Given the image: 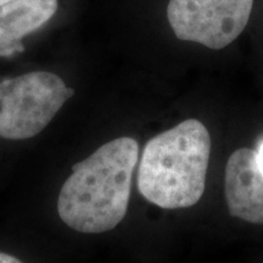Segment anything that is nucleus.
Masks as SVG:
<instances>
[{
  "mask_svg": "<svg viewBox=\"0 0 263 263\" xmlns=\"http://www.w3.org/2000/svg\"><path fill=\"white\" fill-rule=\"evenodd\" d=\"M138 159L137 140L121 137L76 163L59 194L62 222L87 234L116 228L126 217Z\"/></svg>",
  "mask_w": 263,
  "mask_h": 263,
  "instance_id": "obj_1",
  "label": "nucleus"
},
{
  "mask_svg": "<svg viewBox=\"0 0 263 263\" xmlns=\"http://www.w3.org/2000/svg\"><path fill=\"white\" fill-rule=\"evenodd\" d=\"M211 136L195 118L157 134L146 143L138 170V189L161 209H186L206 186Z\"/></svg>",
  "mask_w": 263,
  "mask_h": 263,
  "instance_id": "obj_2",
  "label": "nucleus"
},
{
  "mask_svg": "<svg viewBox=\"0 0 263 263\" xmlns=\"http://www.w3.org/2000/svg\"><path fill=\"white\" fill-rule=\"evenodd\" d=\"M73 94L61 77L48 71L0 81V137L11 140L35 137Z\"/></svg>",
  "mask_w": 263,
  "mask_h": 263,
  "instance_id": "obj_3",
  "label": "nucleus"
},
{
  "mask_svg": "<svg viewBox=\"0 0 263 263\" xmlns=\"http://www.w3.org/2000/svg\"><path fill=\"white\" fill-rule=\"evenodd\" d=\"M254 0H170L167 18L180 41L219 50L241 34Z\"/></svg>",
  "mask_w": 263,
  "mask_h": 263,
  "instance_id": "obj_4",
  "label": "nucleus"
},
{
  "mask_svg": "<svg viewBox=\"0 0 263 263\" xmlns=\"http://www.w3.org/2000/svg\"><path fill=\"white\" fill-rule=\"evenodd\" d=\"M229 213L241 221L263 224V173L256 151L240 147L229 156L224 172Z\"/></svg>",
  "mask_w": 263,
  "mask_h": 263,
  "instance_id": "obj_5",
  "label": "nucleus"
},
{
  "mask_svg": "<svg viewBox=\"0 0 263 263\" xmlns=\"http://www.w3.org/2000/svg\"><path fill=\"white\" fill-rule=\"evenodd\" d=\"M58 8V0H10L0 5V58L24 52L22 39L47 24Z\"/></svg>",
  "mask_w": 263,
  "mask_h": 263,
  "instance_id": "obj_6",
  "label": "nucleus"
},
{
  "mask_svg": "<svg viewBox=\"0 0 263 263\" xmlns=\"http://www.w3.org/2000/svg\"><path fill=\"white\" fill-rule=\"evenodd\" d=\"M255 151H256V160H257V164H258L259 170H261L263 173V139L258 141L257 149H256Z\"/></svg>",
  "mask_w": 263,
  "mask_h": 263,
  "instance_id": "obj_7",
  "label": "nucleus"
},
{
  "mask_svg": "<svg viewBox=\"0 0 263 263\" xmlns=\"http://www.w3.org/2000/svg\"><path fill=\"white\" fill-rule=\"evenodd\" d=\"M0 263H24V262H21L18 258L14 257V256L0 252Z\"/></svg>",
  "mask_w": 263,
  "mask_h": 263,
  "instance_id": "obj_8",
  "label": "nucleus"
},
{
  "mask_svg": "<svg viewBox=\"0 0 263 263\" xmlns=\"http://www.w3.org/2000/svg\"><path fill=\"white\" fill-rule=\"evenodd\" d=\"M8 2H10V0H0V5L5 4V3H8Z\"/></svg>",
  "mask_w": 263,
  "mask_h": 263,
  "instance_id": "obj_9",
  "label": "nucleus"
}]
</instances>
